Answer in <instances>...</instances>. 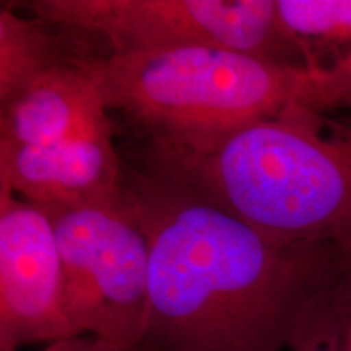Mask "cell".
Wrapping results in <instances>:
<instances>
[{
	"label": "cell",
	"mask_w": 351,
	"mask_h": 351,
	"mask_svg": "<svg viewBox=\"0 0 351 351\" xmlns=\"http://www.w3.org/2000/svg\"><path fill=\"white\" fill-rule=\"evenodd\" d=\"M124 204L150 252L147 341L165 351H287L351 274L335 245L275 238L148 169L125 171Z\"/></svg>",
	"instance_id": "obj_1"
},
{
	"label": "cell",
	"mask_w": 351,
	"mask_h": 351,
	"mask_svg": "<svg viewBox=\"0 0 351 351\" xmlns=\"http://www.w3.org/2000/svg\"><path fill=\"white\" fill-rule=\"evenodd\" d=\"M324 114L298 104L231 129L153 137L145 169L262 232L351 258V124Z\"/></svg>",
	"instance_id": "obj_2"
},
{
	"label": "cell",
	"mask_w": 351,
	"mask_h": 351,
	"mask_svg": "<svg viewBox=\"0 0 351 351\" xmlns=\"http://www.w3.org/2000/svg\"><path fill=\"white\" fill-rule=\"evenodd\" d=\"M108 111L153 137H187L307 106L322 112L326 77L225 47L106 54L83 59Z\"/></svg>",
	"instance_id": "obj_3"
},
{
	"label": "cell",
	"mask_w": 351,
	"mask_h": 351,
	"mask_svg": "<svg viewBox=\"0 0 351 351\" xmlns=\"http://www.w3.org/2000/svg\"><path fill=\"white\" fill-rule=\"evenodd\" d=\"M28 8L51 26L103 38L108 54L213 46L306 69L275 0H34Z\"/></svg>",
	"instance_id": "obj_4"
},
{
	"label": "cell",
	"mask_w": 351,
	"mask_h": 351,
	"mask_svg": "<svg viewBox=\"0 0 351 351\" xmlns=\"http://www.w3.org/2000/svg\"><path fill=\"white\" fill-rule=\"evenodd\" d=\"M43 208L59 245L73 330L117 351L137 350L147 341L150 252L124 199L114 207Z\"/></svg>",
	"instance_id": "obj_5"
},
{
	"label": "cell",
	"mask_w": 351,
	"mask_h": 351,
	"mask_svg": "<svg viewBox=\"0 0 351 351\" xmlns=\"http://www.w3.org/2000/svg\"><path fill=\"white\" fill-rule=\"evenodd\" d=\"M77 335L49 215L0 184V351Z\"/></svg>",
	"instance_id": "obj_6"
},
{
	"label": "cell",
	"mask_w": 351,
	"mask_h": 351,
	"mask_svg": "<svg viewBox=\"0 0 351 351\" xmlns=\"http://www.w3.org/2000/svg\"><path fill=\"white\" fill-rule=\"evenodd\" d=\"M124 179L112 132L49 147L0 142V184L43 207H114L124 199Z\"/></svg>",
	"instance_id": "obj_7"
},
{
	"label": "cell",
	"mask_w": 351,
	"mask_h": 351,
	"mask_svg": "<svg viewBox=\"0 0 351 351\" xmlns=\"http://www.w3.org/2000/svg\"><path fill=\"white\" fill-rule=\"evenodd\" d=\"M98 86L80 57L59 64L0 104V142L49 147L111 134Z\"/></svg>",
	"instance_id": "obj_8"
},
{
	"label": "cell",
	"mask_w": 351,
	"mask_h": 351,
	"mask_svg": "<svg viewBox=\"0 0 351 351\" xmlns=\"http://www.w3.org/2000/svg\"><path fill=\"white\" fill-rule=\"evenodd\" d=\"M285 33L306 69L326 77L322 111L330 91L351 78V0H275Z\"/></svg>",
	"instance_id": "obj_9"
},
{
	"label": "cell",
	"mask_w": 351,
	"mask_h": 351,
	"mask_svg": "<svg viewBox=\"0 0 351 351\" xmlns=\"http://www.w3.org/2000/svg\"><path fill=\"white\" fill-rule=\"evenodd\" d=\"M47 23L25 19L10 3L0 7V104L56 65L77 57H65Z\"/></svg>",
	"instance_id": "obj_10"
},
{
	"label": "cell",
	"mask_w": 351,
	"mask_h": 351,
	"mask_svg": "<svg viewBox=\"0 0 351 351\" xmlns=\"http://www.w3.org/2000/svg\"><path fill=\"white\" fill-rule=\"evenodd\" d=\"M351 317V274L313 301L298 324L287 351H346Z\"/></svg>",
	"instance_id": "obj_11"
},
{
	"label": "cell",
	"mask_w": 351,
	"mask_h": 351,
	"mask_svg": "<svg viewBox=\"0 0 351 351\" xmlns=\"http://www.w3.org/2000/svg\"><path fill=\"white\" fill-rule=\"evenodd\" d=\"M21 351V350H16ZM36 351H117L90 335H77L43 345Z\"/></svg>",
	"instance_id": "obj_12"
},
{
	"label": "cell",
	"mask_w": 351,
	"mask_h": 351,
	"mask_svg": "<svg viewBox=\"0 0 351 351\" xmlns=\"http://www.w3.org/2000/svg\"><path fill=\"white\" fill-rule=\"evenodd\" d=\"M332 109H350L351 111V78L330 91L326 103V111H332Z\"/></svg>",
	"instance_id": "obj_13"
},
{
	"label": "cell",
	"mask_w": 351,
	"mask_h": 351,
	"mask_svg": "<svg viewBox=\"0 0 351 351\" xmlns=\"http://www.w3.org/2000/svg\"><path fill=\"white\" fill-rule=\"evenodd\" d=\"M346 351H351V317L348 322V330H346Z\"/></svg>",
	"instance_id": "obj_14"
}]
</instances>
